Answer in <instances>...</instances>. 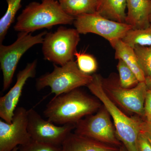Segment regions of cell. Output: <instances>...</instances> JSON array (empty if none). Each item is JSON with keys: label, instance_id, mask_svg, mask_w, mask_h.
<instances>
[{"label": "cell", "instance_id": "13", "mask_svg": "<svg viewBox=\"0 0 151 151\" xmlns=\"http://www.w3.org/2000/svg\"><path fill=\"white\" fill-rule=\"evenodd\" d=\"M120 147L70 133L61 145V151H119Z\"/></svg>", "mask_w": 151, "mask_h": 151}, {"label": "cell", "instance_id": "2", "mask_svg": "<svg viewBox=\"0 0 151 151\" xmlns=\"http://www.w3.org/2000/svg\"><path fill=\"white\" fill-rule=\"evenodd\" d=\"M75 18L65 13L58 0L32 2L26 6L17 18L14 29L31 33L59 24H72Z\"/></svg>", "mask_w": 151, "mask_h": 151}, {"label": "cell", "instance_id": "25", "mask_svg": "<svg viewBox=\"0 0 151 151\" xmlns=\"http://www.w3.org/2000/svg\"><path fill=\"white\" fill-rule=\"evenodd\" d=\"M145 116L147 122H151V91L148 90L145 100Z\"/></svg>", "mask_w": 151, "mask_h": 151}, {"label": "cell", "instance_id": "6", "mask_svg": "<svg viewBox=\"0 0 151 151\" xmlns=\"http://www.w3.org/2000/svg\"><path fill=\"white\" fill-rule=\"evenodd\" d=\"M47 32L43 31L36 35L19 32L17 39L9 45H0V65L3 75V92L8 89L12 82L14 74L22 55L33 46L42 44Z\"/></svg>", "mask_w": 151, "mask_h": 151}, {"label": "cell", "instance_id": "5", "mask_svg": "<svg viewBox=\"0 0 151 151\" xmlns=\"http://www.w3.org/2000/svg\"><path fill=\"white\" fill-rule=\"evenodd\" d=\"M80 40V34L76 29L61 27L54 32L47 33L42 43L45 59L60 66L74 60Z\"/></svg>", "mask_w": 151, "mask_h": 151}, {"label": "cell", "instance_id": "16", "mask_svg": "<svg viewBox=\"0 0 151 151\" xmlns=\"http://www.w3.org/2000/svg\"><path fill=\"white\" fill-rule=\"evenodd\" d=\"M127 0H97V12L110 20L125 23Z\"/></svg>", "mask_w": 151, "mask_h": 151}, {"label": "cell", "instance_id": "17", "mask_svg": "<svg viewBox=\"0 0 151 151\" xmlns=\"http://www.w3.org/2000/svg\"><path fill=\"white\" fill-rule=\"evenodd\" d=\"M65 13L75 18L97 12V0H58Z\"/></svg>", "mask_w": 151, "mask_h": 151}, {"label": "cell", "instance_id": "3", "mask_svg": "<svg viewBox=\"0 0 151 151\" xmlns=\"http://www.w3.org/2000/svg\"><path fill=\"white\" fill-rule=\"evenodd\" d=\"M93 79L87 87L101 102L112 117L117 137L128 151H139L138 138L140 134V120L128 117L115 105L103 87L102 77L93 74Z\"/></svg>", "mask_w": 151, "mask_h": 151}, {"label": "cell", "instance_id": "12", "mask_svg": "<svg viewBox=\"0 0 151 151\" xmlns=\"http://www.w3.org/2000/svg\"><path fill=\"white\" fill-rule=\"evenodd\" d=\"M37 60L27 63L17 74L16 82L7 93L0 98V117L7 123H11L23 89L28 79L34 78L36 74Z\"/></svg>", "mask_w": 151, "mask_h": 151}, {"label": "cell", "instance_id": "21", "mask_svg": "<svg viewBox=\"0 0 151 151\" xmlns=\"http://www.w3.org/2000/svg\"><path fill=\"white\" fill-rule=\"evenodd\" d=\"M74 56L76 58L77 66L81 72L88 75L96 72L98 67L97 63L92 55L76 51Z\"/></svg>", "mask_w": 151, "mask_h": 151}, {"label": "cell", "instance_id": "26", "mask_svg": "<svg viewBox=\"0 0 151 151\" xmlns=\"http://www.w3.org/2000/svg\"><path fill=\"white\" fill-rule=\"evenodd\" d=\"M140 133L151 143V122H142L140 120Z\"/></svg>", "mask_w": 151, "mask_h": 151}, {"label": "cell", "instance_id": "30", "mask_svg": "<svg viewBox=\"0 0 151 151\" xmlns=\"http://www.w3.org/2000/svg\"><path fill=\"white\" fill-rule=\"evenodd\" d=\"M150 24H151V14L150 17Z\"/></svg>", "mask_w": 151, "mask_h": 151}, {"label": "cell", "instance_id": "27", "mask_svg": "<svg viewBox=\"0 0 151 151\" xmlns=\"http://www.w3.org/2000/svg\"><path fill=\"white\" fill-rule=\"evenodd\" d=\"M145 83L147 86L148 90L151 91V76L146 77Z\"/></svg>", "mask_w": 151, "mask_h": 151}, {"label": "cell", "instance_id": "22", "mask_svg": "<svg viewBox=\"0 0 151 151\" xmlns=\"http://www.w3.org/2000/svg\"><path fill=\"white\" fill-rule=\"evenodd\" d=\"M134 48L146 77L151 76V46L137 45Z\"/></svg>", "mask_w": 151, "mask_h": 151}, {"label": "cell", "instance_id": "19", "mask_svg": "<svg viewBox=\"0 0 151 151\" xmlns=\"http://www.w3.org/2000/svg\"><path fill=\"white\" fill-rule=\"evenodd\" d=\"M7 9L0 20V42L2 43L18 11L21 8L22 0H6Z\"/></svg>", "mask_w": 151, "mask_h": 151}, {"label": "cell", "instance_id": "8", "mask_svg": "<svg viewBox=\"0 0 151 151\" xmlns=\"http://www.w3.org/2000/svg\"><path fill=\"white\" fill-rule=\"evenodd\" d=\"M74 133L120 147L123 145L117 137L106 108H101L95 115L86 116L75 124Z\"/></svg>", "mask_w": 151, "mask_h": 151}, {"label": "cell", "instance_id": "23", "mask_svg": "<svg viewBox=\"0 0 151 151\" xmlns=\"http://www.w3.org/2000/svg\"><path fill=\"white\" fill-rule=\"evenodd\" d=\"M18 151H61V146L53 145L32 139L27 144L19 146Z\"/></svg>", "mask_w": 151, "mask_h": 151}, {"label": "cell", "instance_id": "14", "mask_svg": "<svg viewBox=\"0 0 151 151\" xmlns=\"http://www.w3.org/2000/svg\"><path fill=\"white\" fill-rule=\"evenodd\" d=\"M125 23L132 29H142L150 25L151 0H127Z\"/></svg>", "mask_w": 151, "mask_h": 151}, {"label": "cell", "instance_id": "10", "mask_svg": "<svg viewBox=\"0 0 151 151\" xmlns=\"http://www.w3.org/2000/svg\"><path fill=\"white\" fill-rule=\"evenodd\" d=\"M27 130L32 139L53 145L61 146L75 125L58 126L44 119L33 108L27 111Z\"/></svg>", "mask_w": 151, "mask_h": 151}, {"label": "cell", "instance_id": "11", "mask_svg": "<svg viewBox=\"0 0 151 151\" xmlns=\"http://www.w3.org/2000/svg\"><path fill=\"white\" fill-rule=\"evenodd\" d=\"M27 110L17 107L12 123L0 120V151H11L32 140L27 130Z\"/></svg>", "mask_w": 151, "mask_h": 151}, {"label": "cell", "instance_id": "15", "mask_svg": "<svg viewBox=\"0 0 151 151\" xmlns=\"http://www.w3.org/2000/svg\"><path fill=\"white\" fill-rule=\"evenodd\" d=\"M116 59L122 60L132 69L139 82H145L146 76L141 68L134 50L122 40L117 42L113 48Z\"/></svg>", "mask_w": 151, "mask_h": 151}, {"label": "cell", "instance_id": "18", "mask_svg": "<svg viewBox=\"0 0 151 151\" xmlns=\"http://www.w3.org/2000/svg\"><path fill=\"white\" fill-rule=\"evenodd\" d=\"M122 40L133 48L135 46H151V24L142 29H131Z\"/></svg>", "mask_w": 151, "mask_h": 151}, {"label": "cell", "instance_id": "4", "mask_svg": "<svg viewBox=\"0 0 151 151\" xmlns=\"http://www.w3.org/2000/svg\"><path fill=\"white\" fill-rule=\"evenodd\" d=\"M51 73H45L37 78L35 86L37 91L50 87L51 93L58 96L82 86H87L93 79V75L81 72L74 60L62 66L53 64Z\"/></svg>", "mask_w": 151, "mask_h": 151}, {"label": "cell", "instance_id": "9", "mask_svg": "<svg viewBox=\"0 0 151 151\" xmlns=\"http://www.w3.org/2000/svg\"><path fill=\"white\" fill-rule=\"evenodd\" d=\"M103 87L112 100L126 110L139 116L145 115V103L148 89L145 82L129 89L122 87L113 77L102 78Z\"/></svg>", "mask_w": 151, "mask_h": 151}, {"label": "cell", "instance_id": "24", "mask_svg": "<svg viewBox=\"0 0 151 151\" xmlns=\"http://www.w3.org/2000/svg\"><path fill=\"white\" fill-rule=\"evenodd\" d=\"M138 146L139 151H151V143L140 133L138 138Z\"/></svg>", "mask_w": 151, "mask_h": 151}, {"label": "cell", "instance_id": "29", "mask_svg": "<svg viewBox=\"0 0 151 151\" xmlns=\"http://www.w3.org/2000/svg\"><path fill=\"white\" fill-rule=\"evenodd\" d=\"M19 150V147H17L15 148L13 150H12L11 151H18Z\"/></svg>", "mask_w": 151, "mask_h": 151}, {"label": "cell", "instance_id": "1", "mask_svg": "<svg viewBox=\"0 0 151 151\" xmlns=\"http://www.w3.org/2000/svg\"><path fill=\"white\" fill-rule=\"evenodd\" d=\"M100 103L78 88L55 97L47 105L43 115L57 125H75L83 117L100 109Z\"/></svg>", "mask_w": 151, "mask_h": 151}, {"label": "cell", "instance_id": "7", "mask_svg": "<svg viewBox=\"0 0 151 151\" xmlns=\"http://www.w3.org/2000/svg\"><path fill=\"white\" fill-rule=\"evenodd\" d=\"M73 24L80 34L93 33L100 36L108 41L113 48L132 29L126 23L106 18L97 12L76 17Z\"/></svg>", "mask_w": 151, "mask_h": 151}, {"label": "cell", "instance_id": "28", "mask_svg": "<svg viewBox=\"0 0 151 151\" xmlns=\"http://www.w3.org/2000/svg\"><path fill=\"white\" fill-rule=\"evenodd\" d=\"M119 151H128V150H127V149L126 148V147H125L124 145H122V146L120 147V150H119Z\"/></svg>", "mask_w": 151, "mask_h": 151}, {"label": "cell", "instance_id": "20", "mask_svg": "<svg viewBox=\"0 0 151 151\" xmlns=\"http://www.w3.org/2000/svg\"><path fill=\"white\" fill-rule=\"evenodd\" d=\"M117 68L119 75V84L123 88H132L139 82L134 72L122 60H119Z\"/></svg>", "mask_w": 151, "mask_h": 151}]
</instances>
